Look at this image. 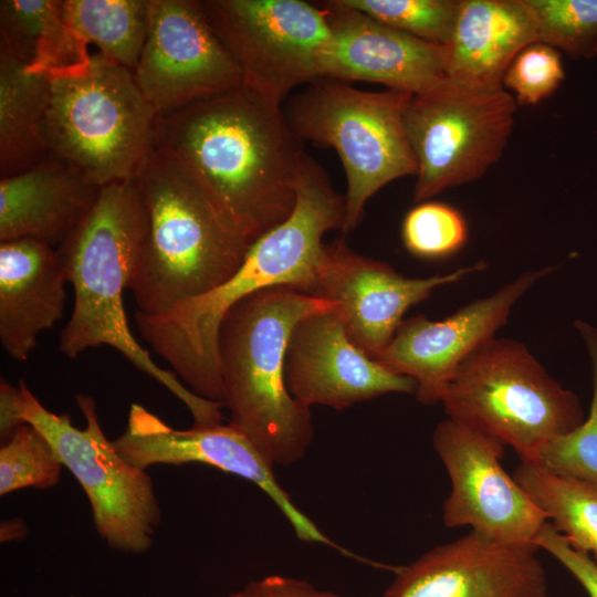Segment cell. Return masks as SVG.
Returning <instances> with one entry per match:
<instances>
[{
    "instance_id": "1",
    "label": "cell",
    "mask_w": 597,
    "mask_h": 597,
    "mask_svg": "<svg viewBox=\"0 0 597 597\" xmlns=\"http://www.w3.org/2000/svg\"><path fill=\"white\" fill-rule=\"evenodd\" d=\"M154 147L252 242L294 209L303 140L280 104L245 85L157 115Z\"/></svg>"
},
{
    "instance_id": "2",
    "label": "cell",
    "mask_w": 597,
    "mask_h": 597,
    "mask_svg": "<svg viewBox=\"0 0 597 597\" xmlns=\"http://www.w3.org/2000/svg\"><path fill=\"white\" fill-rule=\"evenodd\" d=\"M295 192L291 214L251 244L242 264L224 283L166 313H135L142 337L201 398L222 404L218 337L227 312L271 286H293L307 294L324 254V234L343 227L346 196L334 189L324 168L308 155Z\"/></svg>"
},
{
    "instance_id": "3",
    "label": "cell",
    "mask_w": 597,
    "mask_h": 597,
    "mask_svg": "<svg viewBox=\"0 0 597 597\" xmlns=\"http://www.w3.org/2000/svg\"><path fill=\"white\" fill-rule=\"evenodd\" d=\"M147 227L134 180L117 181L102 187L91 212L56 248L74 291L73 311L61 332L59 349L75 358L88 348L111 346L181 400L195 425L222 423V404L197 396L174 371L158 366L129 328L123 293L129 289Z\"/></svg>"
},
{
    "instance_id": "4",
    "label": "cell",
    "mask_w": 597,
    "mask_h": 597,
    "mask_svg": "<svg viewBox=\"0 0 597 597\" xmlns=\"http://www.w3.org/2000/svg\"><path fill=\"white\" fill-rule=\"evenodd\" d=\"M337 304L293 286L258 291L224 315L218 337L222 406L273 464L300 461L314 437L311 408L285 383L286 347L296 324Z\"/></svg>"
},
{
    "instance_id": "5",
    "label": "cell",
    "mask_w": 597,
    "mask_h": 597,
    "mask_svg": "<svg viewBox=\"0 0 597 597\" xmlns=\"http://www.w3.org/2000/svg\"><path fill=\"white\" fill-rule=\"evenodd\" d=\"M147 213V235L129 290L144 315L224 283L253 243L218 210L171 157L155 147L133 178Z\"/></svg>"
},
{
    "instance_id": "6",
    "label": "cell",
    "mask_w": 597,
    "mask_h": 597,
    "mask_svg": "<svg viewBox=\"0 0 597 597\" xmlns=\"http://www.w3.org/2000/svg\"><path fill=\"white\" fill-rule=\"evenodd\" d=\"M49 76L42 127L49 155L100 187L132 180L154 148L157 119L133 71L94 52L86 63Z\"/></svg>"
},
{
    "instance_id": "7",
    "label": "cell",
    "mask_w": 597,
    "mask_h": 597,
    "mask_svg": "<svg viewBox=\"0 0 597 597\" xmlns=\"http://www.w3.org/2000/svg\"><path fill=\"white\" fill-rule=\"evenodd\" d=\"M440 402L449 419L512 447L528 462L586 418L578 396L512 338L493 337L473 352L457 368Z\"/></svg>"
},
{
    "instance_id": "8",
    "label": "cell",
    "mask_w": 597,
    "mask_h": 597,
    "mask_svg": "<svg viewBox=\"0 0 597 597\" xmlns=\"http://www.w3.org/2000/svg\"><path fill=\"white\" fill-rule=\"evenodd\" d=\"M412 95L395 90L369 92L320 77L294 95L284 111L304 142L336 150L347 179L341 231L359 223L366 202L384 186L417 174L404 111Z\"/></svg>"
},
{
    "instance_id": "9",
    "label": "cell",
    "mask_w": 597,
    "mask_h": 597,
    "mask_svg": "<svg viewBox=\"0 0 597 597\" xmlns=\"http://www.w3.org/2000/svg\"><path fill=\"white\" fill-rule=\"evenodd\" d=\"M75 399L86 421L84 429L74 427L67 413L48 410L19 380L18 418L49 441L75 476L88 499L95 530L106 544L124 553H144L153 545L161 522L153 481L106 438L93 397L78 394Z\"/></svg>"
},
{
    "instance_id": "10",
    "label": "cell",
    "mask_w": 597,
    "mask_h": 597,
    "mask_svg": "<svg viewBox=\"0 0 597 597\" xmlns=\"http://www.w3.org/2000/svg\"><path fill=\"white\" fill-rule=\"evenodd\" d=\"M517 103L503 88H479L451 81L412 95L404 126L417 161L413 199L480 179L503 155Z\"/></svg>"
},
{
    "instance_id": "11",
    "label": "cell",
    "mask_w": 597,
    "mask_h": 597,
    "mask_svg": "<svg viewBox=\"0 0 597 597\" xmlns=\"http://www.w3.org/2000/svg\"><path fill=\"white\" fill-rule=\"evenodd\" d=\"M200 8L238 63L243 85L280 104L320 78L329 39L323 9L301 0H201Z\"/></svg>"
},
{
    "instance_id": "12",
    "label": "cell",
    "mask_w": 597,
    "mask_h": 597,
    "mask_svg": "<svg viewBox=\"0 0 597 597\" xmlns=\"http://www.w3.org/2000/svg\"><path fill=\"white\" fill-rule=\"evenodd\" d=\"M432 444L451 482L442 505L447 527L470 526L502 543L535 545L548 520L502 467L505 444L449 418L434 428Z\"/></svg>"
},
{
    "instance_id": "13",
    "label": "cell",
    "mask_w": 597,
    "mask_h": 597,
    "mask_svg": "<svg viewBox=\"0 0 597 597\" xmlns=\"http://www.w3.org/2000/svg\"><path fill=\"white\" fill-rule=\"evenodd\" d=\"M133 73L157 115L243 85L196 0H149L148 34Z\"/></svg>"
},
{
    "instance_id": "14",
    "label": "cell",
    "mask_w": 597,
    "mask_h": 597,
    "mask_svg": "<svg viewBox=\"0 0 597 597\" xmlns=\"http://www.w3.org/2000/svg\"><path fill=\"white\" fill-rule=\"evenodd\" d=\"M132 465L145 470L154 464L202 463L247 479L259 486L277 506L298 540L327 545L346 556L354 554L324 535L293 503L280 485L273 464L232 423L193 425L171 428L145 407L134 404L124 432L112 441Z\"/></svg>"
},
{
    "instance_id": "15",
    "label": "cell",
    "mask_w": 597,
    "mask_h": 597,
    "mask_svg": "<svg viewBox=\"0 0 597 597\" xmlns=\"http://www.w3.org/2000/svg\"><path fill=\"white\" fill-rule=\"evenodd\" d=\"M486 269L484 261L450 273L407 277L389 264L349 249L343 239L325 244L308 295L337 304L349 339L370 358L392 341L412 305L427 300L439 286Z\"/></svg>"
},
{
    "instance_id": "16",
    "label": "cell",
    "mask_w": 597,
    "mask_h": 597,
    "mask_svg": "<svg viewBox=\"0 0 597 597\" xmlns=\"http://www.w3.org/2000/svg\"><path fill=\"white\" fill-rule=\"evenodd\" d=\"M556 266L530 270L440 321L425 315L404 320L392 341L377 357L391 371L417 381L422 405L441 401L457 368L480 346L495 337L516 302Z\"/></svg>"
},
{
    "instance_id": "17",
    "label": "cell",
    "mask_w": 597,
    "mask_h": 597,
    "mask_svg": "<svg viewBox=\"0 0 597 597\" xmlns=\"http://www.w3.org/2000/svg\"><path fill=\"white\" fill-rule=\"evenodd\" d=\"M537 549L471 530L396 568L383 597H548Z\"/></svg>"
},
{
    "instance_id": "18",
    "label": "cell",
    "mask_w": 597,
    "mask_h": 597,
    "mask_svg": "<svg viewBox=\"0 0 597 597\" xmlns=\"http://www.w3.org/2000/svg\"><path fill=\"white\" fill-rule=\"evenodd\" d=\"M318 6L329 27L318 59L320 77L374 82L410 95L426 93L448 78L447 45L384 24L342 0Z\"/></svg>"
},
{
    "instance_id": "19",
    "label": "cell",
    "mask_w": 597,
    "mask_h": 597,
    "mask_svg": "<svg viewBox=\"0 0 597 597\" xmlns=\"http://www.w3.org/2000/svg\"><path fill=\"white\" fill-rule=\"evenodd\" d=\"M284 375L290 394L310 408L342 410L386 394L415 395L418 386L358 348L336 310L296 324L286 347Z\"/></svg>"
},
{
    "instance_id": "20",
    "label": "cell",
    "mask_w": 597,
    "mask_h": 597,
    "mask_svg": "<svg viewBox=\"0 0 597 597\" xmlns=\"http://www.w3.org/2000/svg\"><path fill=\"white\" fill-rule=\"evenodd\" d=\"M67 282L55 248L32 238L0 243V339L27 360L38 336L63 317Z\"/></svg>"
},
{
    "instance_id": "21",
    "label": "cell",
    "mask_w": 597,
    "mask_h": 597,
    "mask_svg": "<svg viewBox=\"0 0 597 597\" xmlns=\"http://www.w3.org/2000/svg\"><path fill=\"white\" fill-rule=\"evenodd\" d=\"M101 190L50 155L21 174L0 178V241L32 238L56 249L87 217Z\"/></svg>"
},
{
    "instance_id": "22",
    "label": "cell",
    "mask_w": 597,
    "mask_h": 597,
    "mask_svg": "<svg viewBox=\"0 0 597 597\" xmlns=\"http://www.w3.org/2000/svg\"><path fill=\"white\" fill-rule=\"evenodd\" d=\"M535 42L537 23L527 0H460L447 76L472 87L503 88L513 60Z\"/></svg>"
},
{
    "instance_id": "23",
    "label": "cell",
    "mask_w": 597,
    "mask_h": 597,
    "mask_svg": "<svg viewBox=\"0 0 597 597\" xmlns=\"http://www.w3.org/2000/svg\"><path fill=\"white\" fill-rule=\"evenodd\" d=\"M50 76L32 73L0 45V178L21 174L49 156L42 127Z\"/></svg>"
},
{
    "instance_id": "24",
    "label": "cell",
    "mask_w": 597,
    "mask_h": 597,
    "mask_svg": "<svg viewBox=\"0 0 597 597\" xmlns=\"http://www.w3.org/2000/svg\"><path fill=\"white\" fill-rule=\"evenodd\" d=\"M0 45L27 71L46 75L82 65L91 56L70 29L60 0H1Z\"/></svg>"
},
{
    "instance_id": "25",
    "label": "cell",
    "mask_w": 597,
    "mask_h": 597,
    "mask_svg": "<svg viewBox=\"0 0 597 597\" xmlns=\"http://www.w3.org/2000/svg\"><path fill=\"white\" fill-rule=\"evenodd\" d=\"M555 530L597 562V483L555 474L521 461L513 474Z\"/></svg>"
},
{
    "instance_id": "26",
    "label": "cell",
    "mask_w": 597,
    "mask_h": 597,
    "mask_svg": "<svg viewBox=\"0 0 597 597\" xmlns=\"http://www.w3.org/2000/svg\"><path fill=\"white\" fill-rule=\"evenodd\" d=\"M76 39L134 72L149 29V0H64Z\"/></svg>"
},
{
    "instance_id": "27",
    "label": "cell",
    "mask_w": 597,
    "mask_h": 597,
    "mask_svg": "<svg viewBox=\"0 0 597 597\" xmlns=\"http://www.w3.org/2000/svg\"><path fill=\"white\" fill-rule=\"evenodd\" d=\"M574 327L584 342L591 367L589 412L572 432L543 446L534 463L562 476L597 483V328L583 320H576Z\"/></svg>"
},
{
    "instance_id": "28",
    "label": "cell",
    "mask_w": 597,
    "mask_h": 597,
    "mask_svg": "<svg viewBox=\"0 0 597 597\" xmlns=\"http://www.w3.org/2000/svg\"><path fill=\"white\" fill-rule=\"evenodd\" d=\"M537 23L538 42L573 59L597 55V0H527Z\"/></svg>"
},
{
    "instance_id": "29",
    "label": "cell",
    "mask_w": 597,
    "mask_h": 597,
    "mask_svg": "<svg viewBox=\"0 0 597 597\" xmlns=\"http://www.w3.org/2000/svg\"><path fill=\"white\" fill-rule=\"evenodd\" d=\"M62 467L49 441L35 428L23 423L0 448V494L54 486Z\"/></svg>"
},
{
    "instance_id": "30",
    "label": "cell",
    "mask_w": 597,
    "mask_h": 597,
    "mask_svg": "<svg viewBox=\"0 0 597 597\" xmlns=\"http://www.w3.org/2000/svg\"><path fill=\"white\" fill-rule=\"evenodd\" d=\"M375 20L421 40L448 45L460 0H342Z\"/></svg>"
},
{
    "instance_id": "31",
    "label": "cell",
    "mask_w": 597,
    "mask_h": 597,
    "mask_svg": "<svg viewBox=\"0 0 597 597\" xmlns=\"http://www.w3.org/2000/svg\"><path fill=\"white\" fill-rule=\"evenodd\" d=\"M405 248L422 259L448 258L462 249L468 240V224L454 207L423 201L412 208L402 222Z\"/></svg>"
},
{
    "instance_id": "32",
    "label": "cell",
    "mask_w": 597,
    "mask_h": 597,
    "mask_svg": "<svg viewBox=\"0 0 597 597\" xmlns=\"http://www.w3.org/2000/svg\"><path fill=\"white\" fill-rule=\"evenodd\" d=\"M565 78L561 55L553 46L535 42L523 49L507 69L503 85L516 103L535 105L548 98Z\"/></svg>"
},
{
    "instance_id": "33",
    "label": "cell",
    "mask_w": 597,
    "mask_h": 597,
    "mask_svg": "<svg viewBox=\"0 0 597 597\" xmlns=\"http://www.w3.org/2000/svg\"><path fill=\"white\" fill-rule=\"evenodd\" d=\"M534 544L556 558L589 597H597V562L588 553L573 547L549 521L541 527Z\"/></svg>"
},
{
    "instance_id": "34",
    "label": "cell",
    "mask_w": 597,
    "mask_h": 597,
    "mask_svg": "<svg viewBox=\"0 0 597 597\" xmlns=\"http://www.w3.org/2000/svg\"><path fill=\"white\" fill-rule=\"evenodd\" d=\"M228 597H339L332 591L318 590L310 583L292 577L271 575L249 582Z\"/></svg>"
},
{
    "instance_id": "35",
    "label": "cell",
    "mask_w": 597,
    "mask_h": 597,
    "mask_svg": "<svg viewBox=\"0 0 597 597\" xmlns=\"http://www.w3.org/2000/svg\"><path fill=\"white\" fill-rule=\"evenodd\" d=\"M18 387L12 386L4 378L0 383V437L6 442L23 423L18 418L15 398Z\"/></svg>"
},
{
    "instance_id": "36",
    "label": "cell",
    "mask_w": 597,
    "mask_h": 597,
    "mask_svg": "<svg viewBox=\"0 0 597 597\" xmlns=\"http://www.w3.org/2000/svg\"><path fill=\"white\" fill-rule=\"evenodd\" d=\"M27 526L23 520H7L1 523L0 538L1 542L23 540L27 535Z\"/></svg>"
}]
</instances>
